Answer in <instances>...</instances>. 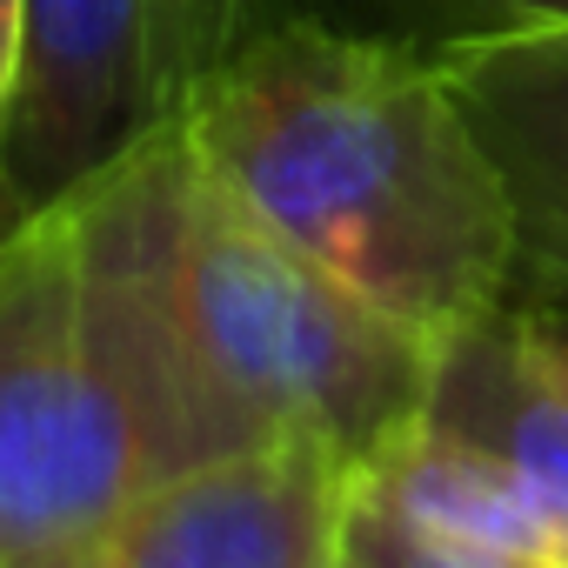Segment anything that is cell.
I'll use <instances>...</instances> for the list:
<instances>
[{
    "label": "cell",
    "mask_w": 568,
    "mask_h": 568,
    "mask_svg": "<svg viewBox=\"0 0 568 568\" xmlns=\"http://www.w3.org/2000/svg\"><path fill=\"white\" fill-rule=\"evenodd\" d=\"M61 207L161 481L267 442L362 475L422 428L435 348L254 227L181 128Z\"/></svg>",
    "instance_id": "obj_1"
},
{
    "label": "cell",
    "mask_w": 568,
    "mask_h": 568,
    "mask_svg": "<svg viewBox=\"0 0 568 568\" xmlns=\"http://www.w3.org/2000/svg\"><path fill=\"white\" fill-rule=\"evenodd\" d=\"M181 134L254 227L428 348L521 288L501 174L428 48L288 14L194 94Z\"/></svg>",
    "instance_id": "obj_2"
},
{
    "label": "cell",
    "mask_w": 568,
    "mask_h": 568,
    "mask_svg": "<svg viewBox=\"0 0 568 568\" xmlns=\"http://www.w3.org/2000/svg\"><path fill=\"white\" fill-rule=\"evenodd\" d=\"M154 448L94 322L68 207L0 247V568L101 535L148 495Z\"/></svg>",
    "instance_id": "obj_3"
},
{
    "label": "cell",
    "mask_w": 568,
    "mask_h": 568,
    "mask_svg": "<svg viewBox=\"0 0 568 568\" xmlns=\"http://www.w3.org/2000/svg\"><path fill=\"white\" fill-rule=\"evenodd\" d=\"M302 0H21V54L0 101V174L41 214L154 141L194 94Z\"/></svg>",
    "instance_id": "obj_4"
},
{
    "label": "cell",
    "mask_w": 568,
    "mask_h": 568,
    "mask_svg": "<svg viewBox=\"0 0 568 568\" xmlns=\"http://www.w3.org/2000/svg\"><path fill=\"white\" fill-rule=\"evenodd\" d=\"M355 468L322 442H267L181 468L101 535L21 568H328Z\"/></svg>",
    "instance_id": "obj_5"
},
{
    "label": "cell",
    "mask_w": 568,
    "mask_h": 568,
    "mask_svg": "<svg viewBox=\"0 0 568 568\" xmlns=\"http://www.w3.org/2000/svg\"><path fill=\"white\" fill-rule=\"evenodd\" d=\"M435 61L501 174L521 281L548 302H568V21L468 41Z\"/></svg>",
    "instance_id": "obj_6"
},
{
    "label": "cell",
    "mask_w": 568,
    "mask_h": 568,
    "mask_svg": "<svg viewBox=\"0 0 568 568\" xmlns=\"http://www.w3.org/2000/svg\"><path fill=\"white\" fill-rule=\"evenodd\" d=\"M422 428L495 455L568 528V388L528 348L515 302L435 348Z\"/></svg>",
    "instance_id": "obj_7"
},
{
    "label": "cell",
    "mask_w": 568,
    "mask_h": 568,
    "mask_svg": "<svg viewBox=\"0 0 568 568\" xmlns=\"http://www.w3.org/2000/svg\"><path fill=\"white\" fill-rule=\"evenodd\" d=\"M302 8L335 21V28L388 34V41H408L428 54L568 21V0H302Z\"/></svg>",
    "instance_id": "obj_8"
},
{
    "label": "cell",
    "mask_w": 568,
    "mask_h": 568,
    "mask_svg": "<svg viewBox=\"0 0 568 568\" xmlns=\"http://www.w3.org/2000/svg\"><path fill=\"white\" fill-rule=\"evenodd\" d=\"M335 555L348 568H515L495 555H475L462 541H442L415 521H402L388 501H375L362 481H348V508H342V541Z\"/></svg>",
    "instance_id": "obj_9"
},
{
    "label": "cell",
    "mask_w": 568,
    "mask_h": 568,
    "mask_svg": "<svg viewBox=\"0 0 568 568\" xmlns=\"http://www.w3.org/2000/svg\"><path fill=\"white\" fill-rule=\"evenodd\" d=\"M521 308V328H528V348L541 355V368L568 388V302H548V295H535V302H515Z\"/></svg>",
    "instance_id": "obj_10"
},
{
    "label": "cell",
    "mask_w": 568,
    "mask_h": 568,
    "mask_svg": "<svg viewBox=\"0 0 568 568\" xmlns=\"http://www.w3.org/2000/svg\"><path fill=\"white\" fill-rule=\"evenodd\" d=\"M14 54H21V0H0V101L14 81Z\"/></svg>",
    "instance_id": "obj_11"
},
{
    "label": "cell",
    "mask_w": 568,
    "mask_h": 568,
    "mask_svg": "<svg viewBox=\"0 0 568 568\" xmlns=\"http://www.w3.org/2000/svg\"><path fill=\"white\" fill-rule=\"evenodd\" d=\"M28 221H34V207L14 194V181H8V174H0V247H8V241L28 227Z\"/></svg>",
    "instance_id": "obj_12"
},
{
    "label": "cell",
    "mask_w": 568,
    "mask_h": 568,
    "mask_svg": "<svg viewBox=\"0 0 568 568\" xmlns=\"http://www.w3.org/2000/svg\"><path fill=\"white\" fill-rule=\"evenodd\" d=\"M328 568H348V561H342V555H335V561H328Z\"/></svg>",
    "instance_id": "obj_13"
}]
</instances>
